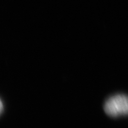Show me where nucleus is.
<instances>
[{
  "label": "nucleus",
  "instance_id": "f03ea898",
  "mask_svg": "<svg viewBox=\"0 0 128 128\" xmlns=\"http://www.w3.org/2000/svg\"><path fill=\"white\" fill-rule=\"evenodd\" d=\"M2 102H1V111L2 112Z\"/></svg>",
  "mask_w": 128,
  "mask_h": 128
},
{
  "label": "nucleus",
  "instance_id": "f257e3e1",
  "mask_svg": "<svg viewBox=\"0 0 128 128\" xmlns=\"http://www.w3.org/2000/svg\"><path fill=\"white\" fill-rule=\"evenodd\" d=\"M104 109L112 117L128 115V96L124 94L112 96L105 102Z\"/></svg>",
  "mask_w": 128,
  "mask_h": 128
}]
</instances>
